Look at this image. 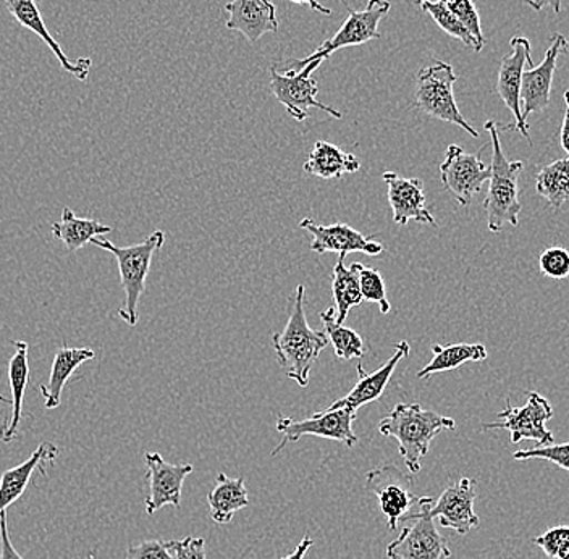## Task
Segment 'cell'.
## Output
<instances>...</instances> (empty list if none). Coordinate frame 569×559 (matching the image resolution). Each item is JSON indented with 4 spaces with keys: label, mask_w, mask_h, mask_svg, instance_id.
<instances>
[{
    "label": "cell",
    "mask_w": 569,
    "mask_h": 559,
    "mask_svg": "<svg viewBox=\"0 0 569 559\" xmlns=\"http://www.w3.org/2000/svg\"><path fill=\"white\" fill-rule=\"evenodd\" d=\"M419 7L433 18V21L439 24L440 30H443L445 33L450 34L451 38L460 39L462 44L475 49L476 52H480V48L478 42H476V39L469 34V31L462 27L461 21L458 20L457 16H455V13L451 12L443 2L437 0V2L421 3Z\"/></svg>",
    "instance_id": "cell-32"
},
{
    "label": "cell",
    "mask_w": 569,
    "mask_h": 559,
    "mask_svg": "<svg viewBox=\"0 0 569 559\" xmlns=\"http://www.w3.org/2000/svg\"><path fill=\"white\" fill-rule=\"evenodd\" d=\"M443 2L451 12L457 16L458 20L461 21L462 27L469 31V34L478 42L480 51H482L486 39H483L482 24H480V17L478 9H476L472 0H440Z\"/></svg>",
    "instance_id": "cell-34"
},
{
    "label": "cell",
    "mask_w": 569,
    "mask_h": 559,
    "mask_svg": "<svg viewBox=\"0 0 569 559\" xmlns=\"http://www.w3.org/2000/svg\"><path fill=\"white\" fill-rule=\"evenodd\" d=\"M382 178L387 184V196L397 226H408L409 220L437 226L436 219L426 206L425 181L421 178L401 177L395 172H386Z\"/></svg>",
    "instance_id": "cell-18"
},
{
    "label": "cell",
    "mask_w": 569,
    "mask_h": 559,
    "mask_svg": "<svg viewBox=\"0 0 569 559\" xmlns=\"http://www.w3.org/2000/svg\"><path fill=\"white\" fill-rule=\"evenodd\" d=\"M537 194L547 199L553 209L569 201V158L558 159L543 167L536 177Z\"/></svg>",
    "instance_id": "cell-31"
},
{
    "label": "cell",
    "mask_w": 569,
    "mask_h": 559,
    "mask_svg": "<svg viewBox=\"0 0 569 559\" xmlns=\"http://www.w3.org/2000/svg\"><path fill=\"white\" fill-rule=\"evenodd\" d=\"M565 104L567 107H565L563 123H561L560 142L561 148L568 152L569 158V91H565Z\"/></svg>",
    "instance_id": "cell-40"
},
{
    "label": "cell",
    "mask_w": 569,
    "mask_h": 559,
    "mask_svg": "<svg viewBox=\"0 0 569 559\" xmlns=\"http://www.w3.org/2000/svg\"><path fill=\"white\" fill-rule=\"evenodd\" d=\"M176 559H206V540L202 537L176 540Z\"/></svg>",
    "instance_id": "cell-38"
},
{
    "label": "cell",
    "mask_w": 569,
    "mask_h": 559,
    "mask_svg": "<svg viewBox=\"0 0 569 559\" xmlns=\"http://www.w3.org/2000/svg\"><path fill=\"white\" fill-rule=\"evenodd\" d=\"M94 358L96 352L91 348L62 347L57 350L56 356H53L49 380L39 387V391L44 397L46 409L59 408L67 382L73 377L78 368Z\"/></svg>",
    "instance_id": "cell-24"
},
{
    "label": "cell",
    "mask_w": 569,
    "mask_h": 559,
    "mask_svg": "<svg viewBox=\"0 0 569 559\" xmlns=\"http://www.w3.org/2000/svg\"><path fill=\"white\" fill-rule=\"evenodd\" d=\"M223 10L229 16L226 27L243 34L251 44L279 31L277 9L270 0H231Z\"/></svg>",
    "instance_id": "cell-20"
},
{
    "label": "cell",
    "mask_w": 569,
    "mask_h": 559,
    "mask_svg": "<svg viewBox=\"0 0 569 559\" xmlns=\"http://www.w3.org/2000/svg\"><path fill=\"white\" fill-rule=\"evenodd\" d=\"M345 258L340 256L332 272V295L336 302L337 322L345 323L348 312L362 302L361 285H359L358 262L345 266Z\"/></svg>",
    "instance_id": "cell-29"
},
{
    "label": "cell",
    "mask_w": 569,
    "mask_h": 559,
    "mask_svg": "<svg viewBox=\"0 0 569 559\" xmlns=\"http://www.w3.org/2000/svg\"><path fill=\"white\" fill-rule=\"evenodd\" d=\"M208 503L213 522L220 526L230 525L238 511L249 507L243 477L230 479L227 473H219L216 487L208 493Z\"/></svg>",
    "instance_id": "cell-26"
},
{
    "label": "cell",
    "mask_w": 569,
    "mask_h": 559,
    "mask_svg": "<svg viewBox=\"0 0 569 559\" xmlns=\"http://www.w3.org/2000/svg\"><path fill=\"white\" fill-rule=\"evenodd\" d=\"M416 3H418V6H421V3H425V2H437V0H415Z\"/></svg>",
    "instance_id": "cell-45"
},
{
    "label": "cell",
    "mask_w": 569,
    "mask_h": 559,
    "mask_svg": "<svg viewBox=\"0 0 569 559\" xmlns=\"http://www.w3.org/2000/svg\"><path fill=\"white\" fill-rule=\"evenodd\" d=\"M436 498L425 497L419 503L418 512H411L403 522L407 526L400 536L387 545L389 559H450L451 551L447 540L437 530L436 519L430 518L426 507Z\"/></svg>",
    "instance_id": "cell-7"
},
{
    "label": "cell",
    "mask_w": 569,
    "mask_h": 559,
    "mask_svg": "<svg viewBox=\"0 0 569 559\" xmlns=\"http://www.w3.org/2000/svg\"><path fill=\"white\" fill-rule=\"evenodd\" d=\"M52 234L62 241L69 252L80 251L83 246L91 243L92 238L112 233L113 228L102 226L94 219H81L70 208L62 209V220L52 223Z\"/></svg>",
    "instance_id": "cell-27"
},
{
    "label": "cell",
    "mask_w": 569,
    "mask_h": 559,
    "mask_svg": "<svg viewBox=\"0 0 569 559\" xmlns=\"http://www.w3.org/2000/svg\"><path fill=\"white\" fill-rule=\"evenodd\" d=\"M10 16L16 18V21L24 30H30L31 33L39 36L42 41L48 44L53 56L59 60L60 67L70 73L71 77L77 78L78 81H87L89 71L92 69V60L89 57L78 59L77 62H71L69 57L63 52L62 46L53 39L51 31L46 27L44 18L39 10L38 0H3Z\"/></svg>",
    "instance_id": "cell-19"
},
{
    "label": "cell",
    "mask_w": 569,
    "mask_h": 559,
    "mask_svg": "<svg viewBox=\"0 0 569 559\" xmlns=\"http://www.w3.org/2000/svg\"><path fill=\"white\" fill-rule=\"evenodd\" d=\"M432 352V361L419 370L418 379L425 380L433 373L450 372V370L461 368L462 365H468V362H482L489 356L482 343H458L448 345V347L433 345Z\"/></svg>",
    "instance_id": "cell-28"
},
{
    "label": "cell",
    "mask_w": 569,
    "mask_h": 559,
    "mask_svg": "<svg viewBox=\"0 0 569 559\" xmlns=\"http://www.w3.org/2000/svg\"><path fill=\"white\" fill-rule=\"evenodd\" d=\"M16 355L9 361L10 400H12V415L0 423V440L10 443L18 437L21 416H23L24 391L30 382V361H28L27 341H12Z\"/></svg>",
    "instance_id": "cell-23"
},
{
    "label": "cell",
    "mask_w": 569,
    "mask_h": 559,
    "mask_svg": "<svg viewBox=\"0 0 569 559\" xmlns=\"http://www.w3.org/2000/svg\"><path fill=\"white\" fill-rule=\"evenodd\" d=\"M528 6H531L533 10H542L543 7L550 6L555 10V13L561 12V0H526Z\"/></svg>",
    "instance_id": "cell-42"
},
{
    "label": "cell",
    "mask_w": 569,
    "mask_h": 559,
    "mask_svg": "<svg viewBox=\"0 0 569 559\" xmlns=\"http://www.w3.org/2000/svg\"><path fill=\"white\" fill-rule=\"evenodd\" d=\"M455 427V419L425 409L418 402H398L379 423L383 437L398 441V451L409 473L421 472L422 458L429 453L433 438Z\"/></svg>",
    "instance_id": "cell-1"
},
{
    "label": "cell",
    "mask_w": 569,
    "mask_h": 559,
    "mask_svg": "<svg viewBox=\"0 0 569 559\" xmlns=\"http://www.w3.org/2000/svg\"><path fill=\"white\" fill-rule=\"evenodd\" d=\"M0 559H23L10 542L9 527H7V511L0 512Z\"/></svg>",
    "instance_id": "cell-39"
},
{
    "label": "cell",
    "mask_w": 569,
    "mask_h": 559,
    "mask_svg": "<svg viewBox=\"0 0 569 559\" xmlns=\"http://www.w3.org/2000/svg\"><path fill=\"white\" fill-rule=\"evenodd\" d=\"M300 227L311 233V251L316 254L333 252L338 256H348L351 252H362V254L379 256L383 252V246L377 243L376 234L365 237L361 231L355 230L347 223L320 226L311 217H306L301 220Z\"/></svg>",
    "instance_id": "cell-15"
},
{
    "label": "cell",
    "mask_w": 569,
    "mask_h": 559,
    "mask_svg": "<svg viewBox=\"0 0 569 559\" xmlns=\"http://www.w3.org/2000/svg\"><path fill=\"white\" fill-rule=\"evenodd\" d=\"M539 269L543 276L551 280H565L569 277V251L568 249L553 246L546 249L539 258Z\"/></svg>",
    "instance_id": "cell-36"
},
{
    "label": "cell",
    "mask_w": 569,
    "mask_h": 559,
    "mask_svg": "<svg viewBox=\"0 0 569 559\" xmlns=\"http://www.w3.org/2000/svg\"><path fill=\"white\" fill-rule=\"evenodd\" d=\"M305 285H298L295 288L290 319L282 332L272 335L277 362L284 376L295 380L300 387H308L311 370L329 341L323 330L309 327L305 311Z\"/></svg>",
    "instance_id": "cell-2"
},
{
    "label": "cell",
    "mask_w": 569,
    "mask_h": 559,
    "mask_svg": "<svg viewBox=\"0 0 569 559\" xmlns=\"http://www.w3.org/2000/svg\"><path fill=\"white\" fill-rule=\"evenodd\" d=\"M355 420L356 411L347 408H327L326 411L316 412L311 418L302 420L279 416L276 429L282 436V441L279 447L273 448L272 456L279 455L288 443H295L306 436L327 438L340 441L347 448H355L359 441L353 429Z\"/></svg>",
    "instance_id": "cell-9"
},
{
    "label": "cell",
    "mask_w": 569,
    "mask_h": 559,
    "mask_svg": "<svg viewBox=\"0 0 569 559\" xmlns=\"http://www.w3.org/2000/svg\"><path fill=\"white\" fill-rule=\"evenodd\" d=\"M513 458L516 461H532V459L549 461L551 465L569 472V441L568 443H551L547 447H533L529 450L516 451Z\"/></svg>",
    "instance_id": "cell-35"
},
{
    "label": "cell",
    "mask_w": 569,
    "mask_h": 559,
    "mask_svg": "<svg viewBox=\"0 0 569 559\" xmlns=\"http://www.w3.org/2000/svg\"><path fill=\"white\" fill-rule=\"evenodd\" d=\"M409 352H411V348H409L408 341H400V343L397 345L395 355L391 356L389 361L372 373H366L365 368H362L361 362H359V365L356 366L359 376L358 383L355 385L353 390H351L347 397L337 400L332 406H329V408H347L351 409V411H358L361 406L379 400L383 391H386L395 369L400 365L401 359L408 358Z\"/></svg>",
    "instance_id": "cell-21"
},
{
    "label": "cell",
    "mask_w": 569,
    "mask_h": 559,
    "mask_svg": "<svg viewBox=\"0 0 569 559\" xmlns=\"http://www.w3.org/2000/svg\"><path fill=\"white\" fill-rule=\"evenodd\" d=\"M510 53L503 57L498 70L497 91L501 101L513 113L515 123L508 124L503 130H516L531 142L528 120L522 117L521 83L526 63L532 67L531 42L525 36H515L510 41Z\"/></svg>",
    "instance_id": "cell-12"
},
{
    "label": "cell",
    "mask_w": 569,
    "mask_h": 559,
    "mask_svg": "<svg viewBox=\"0 0 569 559\" xmlns=\"http://www.w3.org/2000/svg\"><path fill=\"white\" fill-rule=\"evenodd\" d=\"M358 273L362 301L376 302L382 315H389L391 306L389 299H387L386 281H383L379 270L358 262Z\"/></svg>",
    "instance_id": "cell-33"
},
{
    "label": "cell",
    "mask_w": 569,
    "mask_h": 559,
    "mask_svg": "<svg viewBox=\"0 0 569 559\" xmlns=\"http://www.w3.org/2000/svg\"><path fill=\"white\" fill-rule=\"evenodd\" d=\"M415 487L411 473H405L395 465L380 466L366 476V490L379 501L390 530H397L398 525L425 498L415 493Z\"/></svg>",
    "instance_id": "cell-6"
},
{
    "label": "cell",
    "mask_w": 569,
    "mask_h": 559,
    "mask_svg": "<svg viewBox=\"0 0 569 559\" xmlns=\"http://www.w3.org/2000/svg\"><path fill=\"white\" fill-rule=\"evenodd\" d=\"M322 63L312 62L300 71L288 70L284 73H280L276 67L270 69V89H272L273 96L298 122H305L308 119L309 109H319L329 113L333 119H343V113L318 101V81L312 78V73Z\"/></svg>",
    "instance_id": "cell-10"
},
{
    "label": "cell",
    "mask_w": 569,
    "mask_h": 559,
    "mask_svg": "<svg viewBox=\"0 0 569 559\" xmlns=\"http://www.w3.org/2000/svg\"><path fill=\"white\" fill-rule=\"evenodd\" d=\"M57 456H59V448L49 441H42L27 461L3 472L0 477V512L7 511V508L18 501L36 472L48 476V466L53 465Z\"/></svg>",
    "instance_id": "cell-22"
},
{
    "label": "cell",
    "mask_w": 569,
    "mask_h": 559,
    "mask_svg": "<svg viewBox=\"0 0 569 559\" xmlns=\"http://www.w3.org/2000/svg\"><path fill=\"white\" fill-rule=\"evenodd\" d=\"M0 402H3V405L12 406V400H10V398L3 397V395H0Z\"/></svg>",
    "instance_id": "cell-44"
},
{
    "label": "cell",
    "mask_w": 569,
    "mask_h": 559,
    "mask_svg": "<svg viewBox=\"0 0 569 559\" xmlns=\"http://www.w3.org/2000/svg\"><path fill=\"white\" fill-rule=\"evenodd\" d=\"M486 130L492 138V163H490V187L487 192L483 209L487 213V228L492 233H500L505 226L518 227L521 202H519V176L525 163L521 160L510 162L501 151L498 124L489 120Z\"/></svg>",
    "instance_id": "cell-3"
},
{
    "label": "cell",
    "mask_w": 569,
    "mask_h": 559,
    "mask_svg": "<svg viewBox=\"0 0 569 559\" xmlns=\"http://www.w3.org/2000/svg\"><path fill=\"white\" fill-rule=\"evenodd\" d=\"M492 169L482 162L479 154H468L461 146H448L443 162L440 163V176L445 190L450 192L458 204L468 208L482 184L490 180Z\"/></svg>",
    "instance_id": "cell-13"
},
{
    "label": "cell",
    "mask_w": 569,
    "mask_h": 559,
    "mask_svg": "<svg viewBox=\"0 0 569 559\" xmlns=\"http://www.w3.org/2000/svg\"><path fill=\"white\" fill-rule=\"evenodd\" d=\"M312 547H315V540H312L311 537L306 536L305 539L298 543V547L295 548L293 553L287 555V557H283L282 559H305L306 553H308Z\"/></svg>",
    "instance_id": "cell-41"
},
{
    "label": "cell",
    "mask_w": 569,
    "mask_h": 559,
    "mask_svg": "<svg viewBox=\"0 0 569 559\" xmlns=\"http://www.w3.org/2000/svg\"><path fill=\"white\" fill-rule=\"evenodd\" d=\"M569 42L563 34L555 33L551 38L550 48L539 67L525 70L521 83V107L522 117L533 112H542L550 104L551 83H553L555 70H557L558 57L569 52Z\"/></svg>",
    "instance_id": "cell-17"
},
{
    "label": "cell",
    "mask_w": 569,
    "mask_h": 559,
    "mask_svg": "<svg viewBox=\"0 0 569 559\" xmlns=\"http://www.w3.org/2000/svg\"><path fill=\"white\" fill-rule=\"evenodd\" d=\"M91 243L106 249L117 259L120 281H122L124 291V305L123 309H120L119 316L128 326H137L138 306H140V299L146 291V279L151 270L152 258L166 243V233L162 230H156L142 243L127 246V248H119L102 237L92 238Z\"/></svg>",
    "instance_id": "cell-4"
},
{
    "label": "cell",
    "mask_w": 569,
    "mask_h": 559,
    "mask_svg": "<svg viewBox=\"0 0 569 559\" xmlns=\"http://www.w3.org/2000/svg\"><path fill=\"white\" fill-rule=\"evenodd\" d=\"M146 479L149 482V495L146 497V515L152 516L160 508L170 507L180 508L181 489L184 480L194 471L191 465H170L159 453L144 455Z\"/></svg>",
    "instance_id": "cell-16"
},
{
    "label": "cell",
    "mask_w": 569,
    "mask_h": 559,
    "mask_svg": "<svg viewBox=\"0 0 569 559\" xmlns=\"http://www.w3.org/2000/svg\"><path fill=\"white\" fill-rule=\"evenodd\" d=\"M391 3L389 0H369L365 10L350 9L347 20L341 24L333 38L322 42L318 51L306 57V59L295 60L291 63V71H300L312 62H326L333 52L340 49L351 48V46H361L372 39H379V23L383 17L389 13Z\"/></svg>",
    "instance_id": "cell-8"
},
{
    "label": "cell",
    "mask_w": 569,
    "mask_h": 559,
    "mask_svg": "<svg viewBox=\"0 0 569 559\" xmlns=\"http://www.w3.org/2000/svg\"><path fill=\"white\" fill-rule=\"evenodd\" d=\"M361 169V162L350 152L332 144V142L318 141L312 148L311 154L306 160L302 170L308 176L323 178V180H333L341 178L347 173H356Z\"/></svg>",
    "instance_id": "cell-25"
},
{
    "label": "cell",
    "mask_w": 569,
    "mask_h": 559,
    "mask_svg": "<svg viewBox=\"0 0 569 559\" xmlns=\"http://www.w3.org/2000/svg\"><path fill=\"white\" fill-rule=\"evenodd\" d=\"M320 320H322L323 333L336 350L338 359L351 361V359L365 356V340L361 335L355 332L353 329H348L343 323L337 322V311L333 306L320 312Z\"/></svg>",
    "instance_id": "cell-30"
},
{
    "label": "cell",
    "mask_w": 569,
    "mask_h": 559,
    "mask_svg": "<svg viewBox=\"0 0 569 559\" xmlns=\"http://www.w3.org/2000/svg\"><path fill=\"white\" fill-rule=\"evenodd\" d=\"M457 74L450 63L437 60L433 66L419 70L416 74V106L432 119L457 124L472 138H479V131L462 117L455 99L453 88Z\"/></svg>",
    "instance_id": "cell-5"
},
{
    "label": "cell",
    "mask_w": 569,
    "mask_h": 559,
    "mask_svg": "<svg viewBox=\"0 0 569 559\" xmlns=\"http://www.w3.org/2000/svg\"><path fill=\"white\" fill-rule=\"evenodd\" d=\"M478 498V482L471 477H461L455 486L447 487L439 498L427 505L426 512L439 519L440 526L453 529L460 536H468L479 527L480 519L475 511Z\"/></svg>",
    "instance_id": "cell-14"
},
{
    "label": "cell",
    "mask_w": 569,
    "mask_h": 559,
    "mask_svg": "<svg viewBox=\"0 0 569 559\" xmlns=\"http://www.w3.org/2000/svg\"><path fill=\"white\" fill-rule=\"evenodd\" d=\"M290 2L306 3V6H309V9L316 10V12L322 13V16H332V10L326 9L318 0H290Z\"/></svg>",
    "instance_id": "cell-43"
},
{
    "label": "cell",
    "mask_w": 569,
    "mask_h": 559,
    "mask_svg": "<svg viewBox=\"0 0 569 559\" xmlns=\"http://www.w3.org/2000/svg\"><path fill=\"white\" fill-rule=\"evenodd\" d=\"M503 422L483 423V429H505L510 432L511 443L522 440L536 441L537 447H547L553 443V433L547 429L546 423L553 418L550 402L537 391H528V402L521 408H513L507 400V408L498 412Z\"/></svg>",
    "instance_id": "cell-11"
},
{
    "label": "cell",
    "mask_w": 569,
    "mask_h": 559,
    "mask_svg": "<svg viewBox=\"0 0 569 559\" xmlns=\"http://www.w3.org/2000/svg\"><path fill=\"white\" fill-rule=\"evenodd\" d=\"M124 559H176V540H146L128 548Z\"/></svg>",
    "instance_id": "cell-37"
}]
</instances>
